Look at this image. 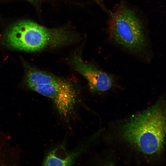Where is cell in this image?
<instances>
[{
  "label": "cell",
  "mask_w": 166,
  "mask_h": 166,
  "mask_svg": "<svg viewBox=\"0 0 166 166\" xmlns=\"http://www.w3.org/2000/svg\"><path fill=\"white\" fill-rule=\"evenodd\" d=\"M165 132V105L162 99L132 116L121 128L124 141L141 153L150 156L163 151Z\"/></svg>",
  "instance_id": "obj_1"
},
{
  "label": "cell",
  "mask_w": 166,
  "mask_h": 166,
  "mask_svg": "<svg viewBox=\"0 0 166 166\" xmlns=\"http://www.w3.org/2000/svg\"></svg>",
  "instance_id": "obj_7"
},
{
  "label": "cell",
  "mask_w": 166,
  "mask_h": 166,
  "mask_svg": "<svg viewBox=\"0 0 166 166\" xmlns=\"http://www.w3.org/2000/svg\"><path fill=\"white\" fill-rule=\"evenodd\" d=\"M72 63L75 69L86 79L92 91L105 92L115 85V80L112 75L85 62L79 56H74Z\"/></svg>",
  "instance_id": "obj_5"
},
{
  "label": "cell",
  "mask_w": 166,
  "mask_h": 166,
  "mask_svg": "<svg viewBox=\"0 0 166 166\" xmlns=\"http://www.w3.org/2000/svg\"><path fill=\"white\" fill-rule=\"evenodd\" d=\"M65 80L51 74L34 69L28 71L26 81L29 87L41 84H57Z\"/></svg>",
  "instance_id": "obj_6"
},
{
  "label": "cell",
  "mask_w": 166,
  "mask_h": 166,
  "mask_svg": "<svg viewBox=\"0 0 166 166\" xmlns=\"http://www.w3.org/2000/svg\"><path fill=\"white\" fill-rule=\"evenodd\" d=\"M108 29L110 37L117 44L136 54L146 53L148 42L145 29L133 9L120 4L111 16Z\"/></svg>",
  "instance_id": "obj_3"
},
{
  "label": "cell",
  "mask_w": 166,
  "mask_h": 166,
  "mask_svg": "<svg viewBox=\"0 0 166 166\" xmlns=\"http://www.w3.org/2000/svg\"><path fill=\"white\" fill-rule=\"evenodd\" d=\"M30 87L49 98L62 117H67L72 113L76 94L72 85L66 81L60 83L41 84Z\"/></svg>",
  "instance_id": "obj_4"
},
{
  "label": "cell",
  "mask_w": 166,
  "mask_h": 166,
  "mask_svg": "<svg viewBox=\"0 0 166 166\" xmlns=\"http://www.w3.org/2000/svg\"><path fill=\"white\" fill-rule=\"evenodd\" d=\"M4 41L14 49L36 51L47 47H56L76 41L78 36L68 28L49 29L34 22L25 20L14 24L7 30Z\"/></svg>",
  "instance_id": "obj_2"
}]
</instances>
